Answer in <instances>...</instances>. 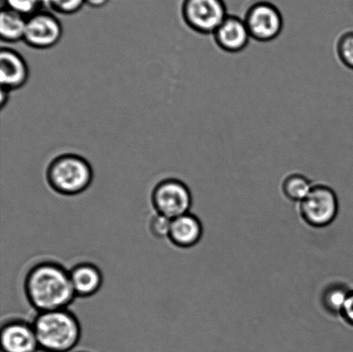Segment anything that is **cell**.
<instances>
[{
    "mask_svg": "<svg viewBox=\"0 0 353 352\" xmlns=\"http://www.w3.org/2000/svg\"><path fill=\"white\" fill-rule=\"evenodd\" d=\"M23 291L37 313L68 309L77 298L69 271L54 261L34 265L24 278Z\"/></svg>",
    "mask_w": 353,
    "mask_h": 352,
    "instance_id": "6da1fadb",
    "label": "cell"
},
{
    "mask_svg": "<svg viewBox=\"0 0 353 352\" xmlns=\"http://www.w3.org/2000/svg\"><path fill=\"white\" fill-rule=\"evenodd\" d=\"M32 325L43 352H70L81 339V322L68 309L37 313Z\"/></svg>",
    "mask_w": 353,
    "mask_h": 352,
    "instance_id": "7a4b0ae2",
    "label": "cell"
},
{
    "mask_svg": "<svg viewBox=\"0 0 353 352\" xmlns=\"http://www.w3.org/2000/svg\"><path fill=\"white\" fill-rule=\"evenodd\" d=\"M45 178L52 191L65 196L85 192L93 181V169L81 155L65 153L57 155L48 165Z\"/></svg>",
    "mask_w": 353,
    "mask_h": 352,
    "instance_id": "3957f363",
    "label": "cell"
},
{
    "mask_svg": "<svg viewBox=\"0 0 353 352\" xmlns=\"http://www.w3.org/2000/svg\"><path fill=\"white\" fill-rule=\"evenodd\" d=\"M339 212L336 193L326 185H314L310 192L299 203L301 218L312 227H326L333 223Z\"/></svg>",
    "mask_w": 353,
    "mask_h": 352,
    "instance_id": "277c9868",
    "label": "cell"
},
{
    "mask_svg": "<svg viewBox=\"0 0 353 352\" xmlns=\"http://www.w3.org/2000/svg\"><path fill=\"white\" fill-rule=\"evenodd\" d=\"M155 212L171 220L189 213L192 196L188 186L178 178H165L157 183L151 193Z\"/></svg>",
    "mask_w": 353,
    "mask_h": 352,
    "instance_id": "5b68a950",
    "label": "cell"
},
{
    "mask_svg": "<svg viewBox=\"0 0 353 352\" xmlns=\"http://www.w3.org/2000/svg\"><path fill=\"white\" fill-rule=\"evenodd\" d=\"M182 17L196 33L213 34L228 17L223 0H183Z\"/></svg>",
    "mask_w": 353,
    "mask_h": 352,
    "instance_id": "8992f818",
    "label": "cell"
},
{
    "mask_svg": "<svg viewBox=\"0 0 353 352\" xmlns=\"http://www.w3.org/2000/svg\"><path fill=\"white\" fill-rule=\"evenodd\" d=\"M244 21L251 38L261 43L276 39L283 30L282 14L269 2L261 1L249 7Z\"/></svg>",
    "mask_w": 353,
    "mask_h": 352,
    "instance_id": "52a82bcc",
    "label": "cell"
},
{
    "mask_svg": "<svg viewBox=\"0 0 353 352\" xmlns=\"http://www.w3.org/2000/svg\"><path fill=\"white\" fill-rule=\"evenodd\" d=\"M62 34L63 28L57 17L40 10L28 17L23 41L37 50H48L60 41Z\"/></svg>",
    "mask_w": 353,
    "mask_h": 352,
    "instance_id": "ba28073f",
    "label": "cell"
},
{
    "mask_svg": "<svg viewBox=\"0 0 353 352\" xmlns=\"http://www.w3.org/2000/svg\"><path fill=\"white\" fill-rule=\"evenodd\" d=\"M2 352H37L39 351L32 322L23 319H10L0 330Z\"/></svg>",
    "mask_w": 353,
    "mask_h": 352,
    "instance_id": "9c48e42d",
    "label": "cell"
},
{
    "mask_svg": "<svg viewBox=\"0 0 353 352\" xmlns=\"http://www.w3.org/2000/svg\"><path fill=\"white\" fill-rule=\"evenodd\" d=\"M29 67L19 52L9 48L0 51V85L12 92L22 88L29 79Z\"/></svg>",
    "mask_w": 353,
    "mask_h": 352,
    "instance_id": "30bf717a",
    "label": "cell"
},
{
    "mask_svg": "<svg viewBox=\"0 0 353 352\" xmlns=\"http://www.w3.org/2000/svg\"><path fill=\"white\" fill-rule=\"evenodd\" d=\"M213 37L217 46L228 53L245 50L251 39L244 19L233 15H228L213 33Z\"/></svg>",
    "mask_w": 353,
    "mask_h": 352,
    "instance_id": "8fae6325",
    "label": "cell"
},
{
    "mask_svg": "<svg viewBox=\"0 0 353 352\" xmlns=\"http://www.w3.org/2000/svg\"><path fill=\"white\" fill-rule=\"evenodd\" d=\"M203 234L199 217L189 212L172 220L168 240L179 248H192L199 243Z\"/></svg>",
    "mask_w": 353,
    "mask_h": 352,
    "instance_id": "7c38bea8",
    "label": "cell"
},
{
    "mask_svg": "<svg viewBox=\"0 0 353 352\" xmlns=\"http://www.w3.org/2000/svg\"><path fill=\"white\" fill-rule=\"evenodd\" d=\"M72 288L77 298H88L97 294L102 288L103 276L96 265L82 262L69 271Z\"/></svg>",
    "mask_w": 353,
    "mask_h": 352,
    "instance_id": "4fadbf2b",
    "label": "cell"
},
{
    "mask_svg": "<svg viewBox=\"0 0 353 352\" xmlns=\"http://www.w3.org/2000/svg\"><path fill=\"white\" fill-rule=\"evenodd\" d=\"M27 17L3 7L0 13V38L5 43L23 41Z\"/></svg>",
    "mask_w": 353,
    "mask_h": 352,
    "instance_id": "5bb4252c",
    "label": "cell"
},
{
    "mask_svg": "<svg viewBox=\"0 0 353 352\" xmlns=\"http://www.w3.org/2000/svg\"><path fill=\"white\" fill-rule=\"evenodd\" d=\"M312 182L301 174H292L283 178L282 192L290 201L299 203L306 198L313 187Z\"/></svg>",
    "mask_w": 353,
    "mask_h": 352,
    "instance_id": "9a60e30c",
    "label": "cell"
},
{
    "mask_svg": "<svg viewBox=\"0 0 353 352\" xmlns=\"http://www.w3.org/2000/svg\"><path fill=\"white\" fill-rule=\"evenodd\" d=\"M349 293L350 291L339 282L328 285L321 294V303L324 309L330 315H341Z\"/></svg>",
    "mask_w": 353,
    "mask_h": 352,
    "instance_id": "2e32d148",
    "label": "cell"
},
{
    "mask_svg": "<svg viewBox=\"0 0 353 352\" xmlns=\"http://www.w3.org/2000/svg\"><path fill=\"white\" fill-rule=\"evenodd\" d=\"M336 53L341 63L353 70V30L347 31L339 37Z\"/></svg>",
    "mask_w": 353,
    "mask_h": 352,
    "instance_id": "e0dca14e",
    "label": "cell"
},
{
    "mask_svg": "<svg viewBox=\"0 0 353 352\" xmlns=\"http://www.w3.org/2000/svg\"><path fill=\"white\" fill-rule=\"evenodd\" d=\"M5 8L13 10L23 17H29L40 12L43 0H3Z\"/></svg>",
    "mask_w": 353,
    "mask_h": 352,
    "instance_id": "ac0fdd59",
    "label": "cell"
},
{
    "mask_svg": "<svg viewBox=\"0 0 353 352\" xmlns=\"http://www.w3.org/2000/svg\"><path fill=\"white\" fill-rule=\"evenodd\" d=\"M43 3L55 12L72 15L83 8L85 0H43Z\"/></svg>",
    "mask_w": 353,
    "mask_h": 352,
    "instance_id": "d6986e66",
    "label": "cell"
},
{
    "mask_svg": "<svg viewBox=\"0 0 353 352\" xmlns=\"http://www.w3.org/2000/svg\"><path fill=\"white\" fill-rule=\"evenodd\" d=\"M172 220L168 217L161 214L155 212L151 217L148 222V229H150L152 236L157 239H165L169 236L170 232Z\"/></svg>",
    "mask_w": 353,
    "mask_h": 352,
    "instance_id": "ffe728a7",
    "label": "cell"
},
{
    "mask_svg": "<svg viewBox=\"0 0 353 352\" xmlns=\"http://www.w3.org/2000/svg\"><path fill=\"white\" fill-rule=\"evenodd\" d=\"M341 316L349 325L353 326V291H350L345 301Z\"/></svg>",
    "mask_w": 353,
    "mask_h": 352,
    "instance_id": "44dd1931",
    "label": "cell"
},
{
    "mask_svg": "<svg viewBox=\"0 0 353 352\" xmlns=\"http://www.w3.org/2000/svg\"><path fill=\"white\" fill-rule=\"evenodd\" d=\"M110 0H85V5L92 8H102L108 3Z\"/></svg>",
    "mask_w": 353,
    "mask_h": 352,
    "instance_id": "7402d4cb",
    "label": "cell"
},
{
    "mask_svg": "<svg viewBox=\"0 0 353 352\" xmlns=\"http://www.w3.org/2000/svg\"><path fill=\"white\" fill-rule=\"evenodd\" d=\"M10 92L7 91V90L1 88V99H0V105H1L2 109L5 107L6 103H8Z\"/></svg>",
    "mask_w": 353,
    "mask_h": 352,
    "instance_id": "603a6c76",
    "label": "cell"
}]
</instances>
